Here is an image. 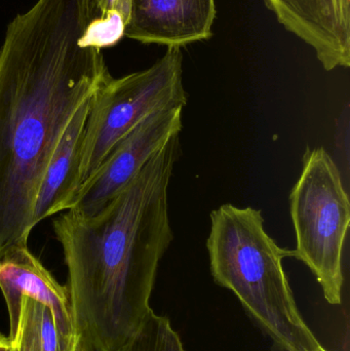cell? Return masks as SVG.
<instances>
[{
  "mask_svg": "<svg viewBox=\"0 0 350 351\" xmlns=\"http://www.w3.org/2000/svg\"><path fill=\"white\" fill-rule=\"evenodd\" d=\"M80 0H38L0 49V259L28 245L49 160L74 113L110 77L101 49L82 47Z\"/></svg>",
  "mask_w": 350,
  "mask_h": 351,
  "instance_id": "6da1fadb",
  "label": "cell"
},
{
  "mask_svg": "<svg viewBox=\"0 0 350 351\" xmlns=\"http://www.w3.org/2000/svg\"><path fill=\"white\" fill-rule=\"evenodd\" d=\"M179 154L176 135L100 212L68 210L53 220L74 330L88 351H114L151 311L158 265L173 241L168 185Z\"/></svg>",
  "mask_w": 350,
  "mask_h": 351,
  "instance_id": "7a4b0ae2",
  "label": "cell"
},
{
  "mask_svg": "<svg viewBox=\"0 0 350 351\" xmlns=\"http://www.w3.org/2000/svg\"><path fill=\"white\" fill-rule=\"evenodd\" d=\"M207 249L214 280L238 297L273 351L318 350L322 346L304 322L283 267L294 251L265 231L260 210L232 204L214 210Z\"/></svg>",
  "mask_w": 350,
  "mask_h": 351,
  "instance_id": "3957f363",
  "label": "cell"
},
{
  "mask_svg": "<svg viewBox=\"0 0 350 351\" xmlns=\"http://www.w3.org/2000/svg\"><path fill=\"white\" fill-rule=\"evenodd\" d=\"M296 233L294 258L303 262L332 305L342 301L343 250L350 204L340 172L324 148H308L303 170L290 194Z\"/></svg>",
  "mask_w": 350,
  "mask_h": 351,
  "instance_id": "277c9868",
  "label": "cell"
},
{
  "mask_svg": "<svg viewBox=\"0 0 350 351\" xmlns=\"http://www.w3.org/2000/svg\"><path fill=\"white\" fill-rule=\"evenodd\" d=\"M181 47H168L148 69L108 78L90 98L80 160V188L95 175L112 148L155 111L185 106ZM79 193V192H78Z\"/></svg>",
  "mask_w": 350,
  "mask_h": 351,
  "instance_id": "5b68a950",
  "label": "cell"
},
{
  "mask_svg": "<svg viewBox=\"0 0 350 351\" xmlns=\"http://www.w3.org/2000/svg\"><path fill=\"white\" fill-rule=\"evenodd\" d=\"M183 108L184 106L160 109L134 128L80 188L70 210L86 217L100 212L171 138L180 134Z\"/></svg>",
  "mask_w": 350,
  "mask_h": 351,
  "instance_id": "8992f818",
  "label": "cell"
},
{
  "mask_svg": "<svg viewBox=\"0 0 350 351\" xmlns=\"http://www.w3.org/2000/svg\"><path fill=\"white\" fill-rule=\"evenodd\" d=\"M0 290L3 294L10 317V341L18 331L22 297H30L53 311L62 340L70 350L77 344L66 286L55 280L51 272L31 253L28 245H16L0 259Z\"/></svg>",
  "mask_w": 350,
  "mask_h": 351,
  "instance_id": "52a82bcc",
  "label": "cell"
},
{
  "mask_svg": "<svg viewBox=\"0 0 350 351\" xmlns=\"http://www.w3.org/2000/svg\"><path fill=\"white\" fill-rule=\"evenodd\" d=\"M279 22L316 51L327 71L350 66V0H265Z\"/></svg>",
  "mask_w": 350,
  "mask_h": 351,
  "instance_id": "ba28073f",
  "label": "cell"
},
{
  "mask_svg": "<svg viewBox=\"0 0 350 351\" xmlns=\"http://www.w3.org/2000/svg\"><path fill=\"white\" fill-rule=\"evenodd\" d=\"M215 0H131L125 36L181 47L212 36Z\"/></svg>",
  "mask_w": 350,
  "mask_h": 351,
  "instance_id": "9c48e42d",
  "label": "cell"
},
{
  "mask_svg": "<svg viewBox=\"0 0 350 351\" xmlns=\"http://www.w3.org/2000/svg\"><path fill=\"white\" fill-rule=\"evenodd\" d=\"M90 98L74 113L49 160L35 202L34 227L57 213L70 210L77 197L80 190V160Z\"/></svg>",
  "mask_w": 350,
  "mask_h": 351,
  "instance_id": "30bf717a",
  "label": "cell"
},
{
  "mask_svg": "<svg viewBox=\"0 0 350 351\" xmlns=\"http://www.w3.org/2000/svg\"><path fill=\"white\" fill-rule=\"evenodd\" d=\"M84 30L82 47L102 49L113 47L125 36L131 14V0H80Z\"/></svg>",
  "mask_w": 350,
  "mask_h": 351,
  "instance_id": "8fae6325",
  "label": "cell"
},
{
  "mask_svg": "<svg viewBox=\"0 0 350 351\" xmlns=\"http://www.w3.org/2000/svg\"><path fill=\"white\" fill-rule=\"evenodd\" d=\"M12 344L16 351H74L62 340L51 308L26 296L21 301L20 322Z\"/></svg>",
  "mask_w": 350,
  "mask_h": 351,
  "instance_id": "7c38bea8",
  "label": "cell"
},
{
  "mask_svg": "<svg viewBox=\"0 0 350 351\" xmlns=\"http://www.w3.org/2000/svg\"><path fill=\"white\" fill-rule=\"evenodd\" d=\"M114 351H185L170 319L150 311L135 333Z\"/></svg>",
  "mask_w": 350,
  "mask_h": 351,
  "instance_id": "4fadbf2b",
  "label": "cell"
},
{
  "mask_svg": "<svg viewBox=\"0 0 350 351\" xmlns=\"http://www.w3.org/2000/svg\"><path fill=\"white\" fill-rule=\"evenodd\" d=\"M12 348V341L8 336L0 333V351H10Z\"/></svg>",
  "mask_w": 350,
  "mask_h": 351,
  "instance_id": "5bb4252c",
  "label": "cell"
},
{
  "mask_svg": "<svg viewBox=\"0 0 350 351\" xmlns=\"http://www.w3.org/2000/svg\"><path fill=\"white\" fill-rule=\"evenodd\" d=\"M74 351H88L86 348L82 346V344L80 343L79 339H78L77 344H76L75 348H74Z\"/></svg>",
  "mask_w": 350,
  "mask_h": 351,
  "instance_id": "9a60e30c",
  "label": "cell"
},
{
  "mask_svg": "<svg viewBox=\"0 0 350 351\" xmlns=\"http://www.w3.org/2000/svg\"><path fill=\"white\" fill-rule=\"evenodd\" d=\"M318 351H329V350H327L326 348H323V346H321V348H318Z\"/></svg>",
  "mask_w": 350,
  "mask_h": 351,
  "instance_id": "2e32d148",
  "label": "cell"
},
{
  "mask_svg": "<svg viewBox=\"0 0 350 351\" xmlns=\"http://www.w3.org/2000/svg\"><path fill=\"white\" fill-rule=\"evenodd\" d=\"M10 351H16V350H14V346H12V348H10Z\"/></svg>",
  "mask_w": 350,
  "mask_h": 351,
  "instance_id": "e0dca14e",
  "label": "cell"
}]
</instances>
